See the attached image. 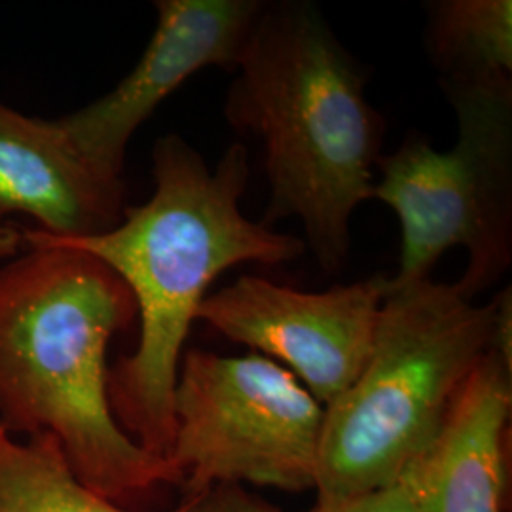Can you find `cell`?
Wrapping results in <instances>:
<instances>
[{"label": "cell", "mask_w": 512, "mask_h": 512, "mask_svg": "<svg viewBox=\"0 0 512 512\" xmlns=\"http://www.w3.org/2000/svg\"><path fill=\"white\" fill-rule=\"evenodd\" d=\"M152 175V198L126 207L109 232L54 238L35 228L23 232V241L84 251L128 285L141 317V338L135 353L109 368L110 410L139 446L167 459L183 346L207 289L238 264L294 260L306 251V241L241 213L249 162L239 143L211 169L179 135H167L152 150Z\"/></svg>", "instance_id": "6da1fadb"}, {"label": "cell", "mask_w": 512, "mask_h": 512, "mask_svg": "<svg viewBox=\"0 0 512 512\" xmlns=\"http://www.w3.org/2000/svg\"><path fill=\"white\" fill-rule=\"evenodd\" d=\"M135 315L128 285L84 251L31 243L0 266V425L52 435L76 478L112 503L179 484L110 410L107 348Z\"/></svg>", "instance_id": "7a4b0ae2"}, {"label": "cell", "mask_w": 512, "mask_h": 512, "mask_svg": "<svg viewBox=\"0 0 512 512\" xmlns=\"http://www.w3.org/2000/svg\"><path fill=\"white\" fill-rule=\"evenodd\" d=\"M236 71L224 116L264 145L272 196L262 224L298 217L321 268L340 270L384 145L365 67L313 4L283 0L264 2Z\"/></svg>", "instance_id": "3957f363"}, {"label": "cell", "mask_w": 512, "mask_h": 512, "mask_svg": "<svg viewBox=\"0 0 512 512\" xmlns=\"http://www.w3.org/2000/svg\"><path fill=\"white\" fill-rule=\"evenodd\" d=\"M494 336L495 302L433 279L389 287L366 365L325 406L317 505L376 490L420 458Z\"/></svg>", "instance_id": "277c9868"}, {"label": "cell", "mask_w": 512, "mask_h": 512, "mask_svg": "<svg viewBox=\"0 0 512 512\" xmlns=\"http://www.w3.org/2000/svg\"><path fill=\"white\" fill-rule=\"evenodd\" d=\"M440 88L456 112V145L439 152L410 131L380 156L372 198L401 222L399 272L389 287L431 279L440 256L459 245L469 264L454 285L475 302L512 260V80Z\"/></svg>", "instance_id": "5b68a950"}, {"label": "cell", "mask_w": 512, "mask_h": 512, "mask_svg": "<svg viewBox=\"0 0 512 512\" xmlns=\"http://www.w3.org/2000/svg\"><path fill=\"white\" fill-rule=\"evenodd\" d=\"M173 414L167 459L184 499L241 484L315 488L325 406L272 359L190 349L179 365Z\"/></svg>", "instance_id": "8992f818"}, {"label": "cell", "mask_w": 512, "mask_h": 512, "mask_svg": "<svg viewBox=\"0 0 512 512\" xmlns=\"http://www.w3.org/2000/svg\"><path fill=\"white\" fill-rule=\"evenodd\" d=\"M387 291L384 274L325 293H302L264 277L241 275L236 283L207 294L196 319L285 366L319 403L329 406L366 365Z\"/></svg>", "instance_id": "52a82bcc"}, {"label": "cell", "mask_w": 512, "mask_h": 512, "mask_svg": "<svg viewBox=\"0 0 512 512\" xmlns=\"http://www.w3.org/2000/svg\"><path fill=\"white\" fill-rule=\"evenodd\" d=\"M158 23L133 71L101 99L57 118L78 156L97 175L122 181L131 135L186 78L236 71L264 6L260 0H158Z\"/></svg>", "instance_id": "ba28073f"}, {"label": "cell", "mask_w": 512, "mask_h": 512, "mask_svg": "<svg viewBox=\"0 0 512 512\" xmlns=\"http://www.w3.org/2000/svg\"><path fill=\"white\" fill-rule=\"evenodd\" d=\"M124 181L97 175L55 120L0 103V228L14 213L54 238H92L124 215Z\"/></svg>", "instance_id": "9c48e42d"}, {"label": "cell", "mask_w": 512, "mask_h": 512, "mask_svg": "<svg viewBox=\"0 0 512 512\" xmlns=\"http://www.w3.org/2000/svg\"><path fill=\"white\" fill-rule=\"evenodd\" d=\"M512 366L490 351L418 458L423 512H501L507 484Z\"/></svg>", "instance_id": "30bf717a"}, {"label": "cell", "mask_w": 512, "mask_h": 512, "mask_svg": "<svg viewBox=\"0 0 512 512\" xmlns=\"http://www.w3.org/2000/svg\"><path fill=\"white\" fill-rule=\"evenodd\" d=\"M427 54L440 86L511 80V0H439L429 6Z\"/></svg>", "instance_id": "8fae6325"}, {"label": "cell", "mask_w": 512, "mask_h": 512, "mask_svg": "<svg viewBox=\"0 0 512 512\" xmlns=\"http://www.w3.org/2000/svg\"><path fill=\"white\" fill-rule=\"evenodd\" d=\"M0 512L129 511L84 486L52 435L19 442L0 425Z\"/></svg>", "instance_id": "7c38bea8"}, {"label": "cell", "mask_w": 512, "mask_h": 512, "mask_svg": "<svg viewBox=\"0 0 512 512\" xmlns=\"http://www.w3.org/2000/svg\"><path fill=\"white\" fill-rule=\"evenodd\" d=\"M308 512H423L418 459L389 484L338 503H315Z\"/></svg>", "instance_id": "4fadbf2b"}, {"label": "cell", "mask_w": 512, "mask_h": 512, "mask_svg": "<svg viewBox=\"0 0 512 512\" xmlns=\"http://www.w3.org/2000/svg\"><path fill=\"white\" fill-rule=\"evenodd\" d=\"M179 512H279L270 503L247 494L241 486H219L194 499H183Z\"/></svg>", "instance_id": "5bb4252c"}, {"label": "cell", "mask_w": 512, "mask_h": 512, "mask_svg": "<svg viewBox=\"0 0 512 512\" xmlns=\"http://www.w3.org/2000/svg\"><path fill=\"white\" fill-rule=\"evenodd\" d=\"M23 245H25L23 234L16 228H12V226L0 228V260L16 255Z\"/></svg>", "instance_id": "9a60e30c"}]
</instances>
